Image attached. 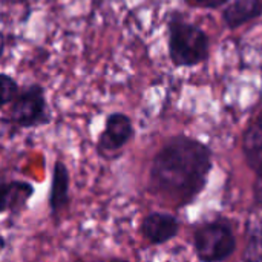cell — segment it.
Returning a JSON list of instances; mask_svg holds the SVG:
<instances>
[{
	"label": "cell",
	"instance_id": "6da1fadb",
	"mask_svg": "<svg viewBox=\"0 0 262 262\" xmlns=\"http://www.w3.org/2000/svg\"><path fill=\"white\" fill-rule=\"evenodd\" d=\"M210 167L206 144L183 135L170 138L152 161L150 189L180 206L187 204L203 190Z\"/></svg>",
	"mask_w": 262,
	"mask_h": 262
},
{
	"label": "cell",
	"instance_id": "7a4b0ae2",
	"mask_svg": "<svg viewBox=\"0 0 262 262\" xmlns=\"http://www.w3.org/2000/svg\"><path fill=\"white\" fill-rule=\"evenodd\" d=\"M169 58L177 68H193L210 55V37L181 12H173L167 21Z\"/></svg>",
	"mask_w": 262,
	"mask_h": 262
},
{
	"label": "cell",
	"instance_id": "3957f363",
	"mask_svg": "<svg viewBox=\"0 0 262 262\" xmlns=\"http://www.w3.org/2000/svg\"><path fill=\"white\" fill-rule=\"evenodd\" d=\"M49 118L45 91L40 84H29L20 89L8 112V121L18 129L43 126L49 123Z\"/></svg>",
	"mask_w": 262,
	"mask_h": 262
},
{
	"label": "cell",
	"instance_id": "277c9868",
	"mask_svg": "<svg viewBox=\"0 0 262 262\" xmlns=\"http://www.w3.org/2000/svg\"><path fill=\"white\" fill-rule=\"evenodd\" d=\"M236 247L232 227L226 221L203 224L195 233V250L203 262L226 261Z\"/></svg>",
	"mask_w": 262,
	"mask_h": 262
},
{
	"label": "cell",
	"instance_id": "5b68a950",
	"mask_svg": "<svg viewBox=\"0 0 262 262\" xmlns=\"http://www.w3.org/2000/svg\"><path fill=\"white\" fill-rule=\"evenodd\" d=\"M134 137L132 120L121 112H114L107 115L104 129L98 135L97 150L100 154H112L123 149Z\"/></svg>",
	"mask_w": 262,
	"mask_h": 262
},
{
	"label": "cell",
	"instance_id": "8992f818",
	"mask_svg": "<svg viewBox=\"0 0 262 262\" xmlns=\"http://www.w3.org/2000/svg\"><path fill=\"white\" fill-rule=\"evenodd\" d=\"M180 223L173 215L163 212L149 213L141 223V233L150 244H164L175 238L178 233Z\"/></svg>",
	"mask_w": 262,
	"mask_h": 262
},
{
	"label": "cell",
	"instance_id": "52a82bcc",
	"mask_svg": "<svg viewBox=\"0 0 262 262\" xmlns=\"http://www.w3.org/2000/svg\"><path fill=\"white\" fill-rule=\"evenodd\" d=\"M32 195L34 186L28 181H0V215L20 213L26 209V204Z\"/></svg>",
	"mask_w": 262,
	"mask_h": 262
},
{
	"label": "cell",
	"instance_id": "ba28073f",
	"mask_svg": "<svg viewBox=\"0 0 262 262\" xmlns=\"http://www.w3.org/2000/svg\"><path fill=\"white\" fill-rule=\"evenodd\" d=\"M262 15V0H230L221 9V18L227 29L235 31Z\"/></svg>",
	"mask_w": 262,
	"mask_h": 262
},
{
	"label": "cell",
	"instance_id": "9c48e42d",
	"mask_svg": "<svg viewBox=\"0 0 262 262\" xmlns=\"http://www.w3.org/2000/svg\"><path fill=\"white\" fill-rule=\"evenodd\" d=\"M69 170L64 161L57 160L52 167L51 189H49V212L52 218H58L69 204Z\"/></svg>",
	"mask_w": 262,
	"mask_h": 262
},
{
	"label": "cell",
	"instance_id": "30bf717a",
	"mask_svg": "<svg viewBox=\"0 0 262 262\" xmlns=\"http://www.w3.org/2000/svg\"><path fill=\"white\" fill-rule=\"evenodd\" d=\"M243 150L249 164L258 169L262 164V109L249 123L243 137Z\"/></svg>",
	"mask_w": 262,
	"mask_h": 262
},
{
	"label": "cell",
	"instance_id": "8fae6325",
	"mask_svg": "<svg viewBox=\"0 0 262 262\" xmlns=\"http://www.w3.org/2000/svg\"><path fill=\"white\" fill-rule=\"evenodd\" d=\"M246 262H262V224H258L252 229L246 252H244Z\"/></svg>",
	"mask_w": 262,
	"mask_h": 262
},
{
	"label": "cell",
	"instance_id": "7c38bea8",
	"mask_svg": "<svg viewBox=\"0 0 262 262\" xmlns=\"http://www.w3.org/2000/svg\"><path fill=\"white\" fill-rule=\"evenodd\" d=\"M18 91L20 88L12 77L6 74H0V109L11 104L17 97Z\"/></svg>",
	"mask_w": 262,
	"mask_h": 262
},
{
	"label": "cell",
	"instance_id": "4fadbf2b",
	"mask_svg": "<svg viewBox=\"0 0 262 262\" xmlns=\"http://www.w3.org/2000/svg\"><path fill=\"white\" fill-rule=\"evenodd\" d=\"M187 6L195 9H223L230 0H184Z\"/></svg>",
	"mask_w": 262,
	"mask_h": 262
},
{
	"label": "cell",
	"instance_id": "5bb4252c",
	"mask_svg": "<svg viewBox=\"0 0 262 262\" xmlns=\"http://www.w3.org/2000/svg\"><path fill=\"white\" fill-rule=\"evenodd\" d=\"M253 193H255L256 204L262 207V164L258 167V173H256V180H255V186H253Z\"/></svg>",
	"mask_w": 262,
	"mask_h": 262
},
{
	"label": "cell",
	"instance_id": "9a60e30c",
	"mask_svg": "<svg viewBox=\"0 0 262 262\" xmlns=\"http://www.w3.org/2000/svg\"><path fill=\"white\" fill-rule=\"evenodd\" d=\"M112 262H127V261H121V259H117V261H112Z\"/></svg>",
	"mask_w": 262,
	"mask_h": 262
}]
</instances>
